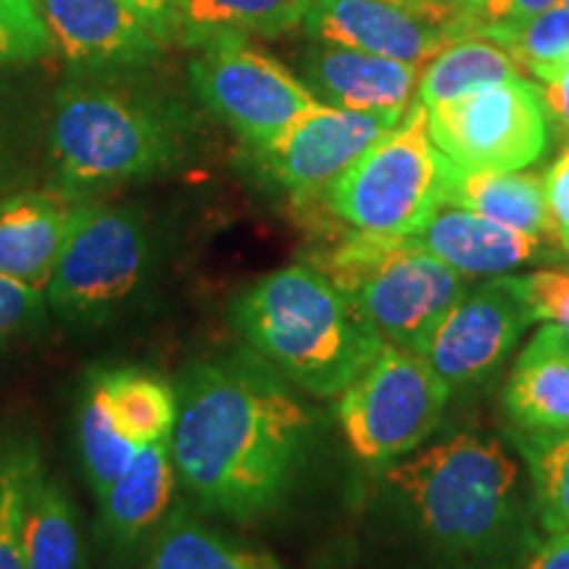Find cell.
<instances>
[{"instance_id":"6da1fadb","label":"cell","mask_w":569,"mask_h":569,"mask_svg":"<svg viewBox=\"0 0 569 569\" xmlns=\"http://www.w3.org/2000/svg\"><path fill=\"white\" fill-rule=\"evenodd\" d=\"M315 419L259 356L190 367L169 438L177 480L211 515L248 525L293 488Z\"/></svg>"},{"instance_id":"7a4b0ae2","label":"cell","mask_w":569,"mask_h":569,"mask_svg":"<svg viewBox=\"0 0 569 569\" xmlns=\"http://www.w3.org/2000/svg\"><path fill=\"white\" fill-rule=\"evenodd\" d=\"M251 351L296 388L336 398L386 346L351 298L315 264L277 269L232 306Z\"/></svg>"},{"instance_id":"3957f363","label":"cell","mask_w":569,"mask_h":569,"mask_svg":"<svg viewBox=\"0 0 569 569\" xmlns=\"http://www.w3.org/2000/svg\"><path fill=\"white\" fill-rule=\"evenodd\" d=\"M390 486L419 532L448 557L493 559L519 525V469L498 440L461 432L393 465Z\"/></svg>"},{"instance_id":"277c9868","label":"cell","mask_w":569,"mask_h":569,"mask_svg":"<svg viewBox=\"0 0 569 569\" xmlns=\"http://www.w3.org/2000/svg\"><path fill=\"white\" fill-rule=\"evenodd\" d=\"M180 156V127L159 106L82 82L56 96L51 159L71 196L163 174Z\"/></svg>"},{"instance_id":"5b68a950","label":"cell","mask_w":569,"mask_h":569,"mask_svg":"<svg viewBox=\"0 0 569 569\" xmlns=\"http://www.w3.org/2000/svg\"><path fill=\"white\" fill-rule=\"evenodd\" d=\"M386 343L419 353L469 290V277L409 238L353 232L315 261Z\"/></svg>"},{"instance_id":"8992f818","label":"cell","mask_w":569,"mask_h":569,"mask_svg":"<svg viewBox=\"0 0 569 569\" xmlns=\"http://www.w3.org/2000/svg\"><path fill=\"white\" fill-rule=\"evenodd\" d=\"M427 117L425 103H411L401 124L330 184L325 203L340 222L382 238H411L430 222L443 206L448 159L432 142Z\"/></svg>"},{"instance_id":"52a82bcc","label":"cell","mask_w":569,"mask_h":569,"mask_svg":"<svg viewBox=\"0 0 569 569\" xmlns=\"http://www.w3.org/2000/svg\"><path fill=\"white\" fill-rule=\"evenodd\" d=\"M453 390L425 356L386 343L338 396V417L351 451L382 465L422 446Z\"/></svg>"},{"instance_id":"ba28073f","label":"cell","mask_w":569,"mask_h":569,"mask_svg":"<svg viewBox=\"0 0 569 569\" xmlns=\"http://www.w3.org/2000/svg\"><path fill=\"white\" fill-rule=\"evenodd\" d=\"M148 259L151 243L138 211L82 201L46 301L69 322H101L140 288Z\"/></svg>"},{"instance_id":"9c48e42d","label":"cell","mask_w":569,"mask_h":569,"mask_svg":"<svg viewBox=\"0 0 569 569\" xmlns=\"http://www.w3.org/2000/svg\"><path fill=\"white\" fill-rule=\"evenodd\" d=\"M196 96L256 151L272 146L322 101L301 77L246 40H217L190 61Z\"/></svg>"},{"instance_id":"30bf717a","label":"cell","mask_w":569,"mask_h":569,"mask_svg":"<svg viewBox=\"0 0 569 569\" xmlns=\"http://www.w3.org/2000/svg\"><path fill=\"white\" fill-rule=\"evenodd\" d=\"M427 127L438 151L465 169L519 172L549 146L543 98L528 77L432 106Z\"/></svg>"},{"instance_id":"8fae6325","label":"cell","mask_w":569,"mask_h":569,"mask_svg":"<svg viewBox=\"0 0 569 569\" xmlns=\"http://www.w3.org/2000/svg\"><path fill=\"white\" fill-rule=\"evenodd\" d=\"M536 322L522 274H498L467 290L436 327L419 356L451 390L475 386L493 375Z\"/></svg>"},{"instance_id":"7c38bea8","label":"cell","mask_w":569,"mask_h":569,"mask_svg":"<svg viewBox=\"0 0 569 569\" xmlns=\"http://www.w3.org/2000/svg\"><path fill=\"white\" fill-rule=\"evenodd\" d=\"M465 6H403L390 0H311L303 17L309 38L403 63H430L465 34Z\"/></svg>"},{"instance_id":"4fadbf2b","label":"cell","mask_w":569,"mask_h":569,"mask_svg":"<svg viewBox=\"0 0 569 569\" xmlns=\"http://www.w3.org/2000/svg\"><path fill=\"white\" fill-rule=\"evenodd\" d=\"M407 113L351 111L317 106L272 146L261 148L267 172L296 201L325 198L330 184L343 177L382 134L401 124Z\"/></svg>"},{"instance_id":"5bb4252c","label":"cell","mask_w":569,"mask_h":569,"mask_svg":"<svg viewBox=\"0 0 569 569\" xmlns=\"http://www.w3.org/2000/svg\"><path fill=\"white\" fill-rule=\"evenodd\" d=\"M53 46L88 69L146 67L163 42L127 0H38Z\"/></svg>"},{"instance_id":"9a60e30c","label":"cell","mask_w":569,"mask_h":569,"mask_svg":"<svg viewBox=\"0 0 569 569\" xmlns=\"http://www.w3.org/2000/svg\"><path fill=\"white\" fill-rule=\"evenodd\" d=\"M409 240L469 280L509 274L519 267L540 264V261L551 264L567 253L553 238L511 230L507 224L453 206L438 209L430 222Z\"/></svg>"},{"instance_id":"2e32d148","label":"cell","mask_w":569,"mask_h":569,"mask_svg":"<svg viewBox=\"0 0 569 569\" xmlns=\"http://www.w3.org/2000/svg\"><path fill=\"white\" fill-rule=\"evenodd\" d=\"M298 69L303 84L319 101L351 111L407 113L422 77L415 63L325 42L306 48Z\"/></svg>"},{"instance_id":"e0dca14e","label":"cell","mask_w":569,"mask_h":569,"mask_svg":"<svg viewBox=\"0 0 569 569\" xmlns=\"http://www.w3.org/2000/svg\"><path fill=\"white\" fill-rule=\"evenodd\" d=\"M82 201L67 190L17 193L0 201V274L46 293Z\"/></svg>"},{"instance_id":"ac0fdd59","label":"cell","mask_w":569,"mask_h":569,"mask_svg":"<svg viewBox=\"0 0 569 569\" xmlns=\"http://www.w3.org/2000/svg\"><path fill=\"white\" fill-rule=\"evenodd\" d=\"M503 407L517 430H569V332L546 322L511 367Z\"/></svg>"},{"instance_id":"d6986e66","label":"cell","mask_w":569,"mask_h":569,"mask_svg":"<svg viewBox=\"0 0 569 569\" xmlns=\"http://www.w3.org/2000/svg\"><path fill=\"white\" fill-rule=\"evenodd\" d=\"M177 486L169 440L142 446L130 467L98 496L101 530L117 549H132L148 532L159 530L167 519Z\"/></svg>"},{"instance_id":"ffe728a7","label":"cell","mask_w":569,"mask_h":569,"mask_svg":"<svg viewBox=\"0 0 569 569\" xmlns=\"http://www.w3.org/2000/svg\"><path fill=\"white\" fill-rule=\"evenodd\" d=\"M443 206L480 213L511 230L553 238L543 180L538 174L465 169L448 161Z\"/></svg>"},{"instance_id":"44dd1931","label":"cell","mask_w":569,"mask_h":569,"mask_svg":"<svg viewBox=\"0 0 569 569\" xmlns=\"http://www.w3.org/2000/svg\"><path fill=\"white\" fill-rule=\"evenodd\" d=\"M311 0H182L180 38L184 46L246 40V34L277 38L303 24Z\"/></svg>"},{"instance_id":"7402d4cb","label":"cell","mask_w":569,"mask_h":569,"mask_svg":"<svg viewBox=\"0 0 569 569\" xmlns=\"http://www.w3.org/2000/svg\"><path fill=\"white\" fill-rule=\"evenodd\" d=\"M522 69L501 46L478 34L457 38L427 63L425 74L419 77L417 101L427 109L469 96L493 84L519 80Z\"/></svg>"},{"instance_id":"603a6c76","label":"cell","mask_w":569,"mask_h":569,"mask_svg":"<svg viewBox=\"0 0 569 569\" xmlns=\"http://www.w3.org/2000/svg\"><path fill=\"white\" fill-rule=\"evenodd\" d=\"M142 569H282L269 551L219 536L188 515L163 519Z\"/></svg>"},{"instance_id":"cb8c5ba5","label":"cell","mask_w":569,"mask_h":569,"mask_svg":"<svg viewBox=\"0 0 569 569\" xmlns=\"http://www.w3.org/2000/svg\"><path fill=\"white\" fill-rule=\"evenodd\" d=\"M82 546L74 503L61 482L42 475L24 522V569H80Z\"/></svg>"},{"instance_id":"d4e9b609","label":"cell","mask_w":569,"mask_h":569,"mask_svg":"<svg viewBox=\"0 0 569 569\" xmlns=\"http://www.w3.org/2000/svg\"><path fill=\"white\" fill-rule=\"evenodd\" d=\"M101 380L109 393L113 417L124 436L138 446L163 443L177 422V393L161 377L142 369H103Z\"/></svg>"},{"instance_id":"484cf974","label":"cell","mask_w":569,"mask_h":569,"mask_svg":"<svg viewBox=\"0 0 569 569\" xmlns=\"http://www.w3.org/2000/svg\"><path fill=\"white\" fill-rule=\"evenodd\" d=\"M80 453L84 475H88L92 490L103 496L113 486V480L132 465L142 446L124 436L113 417L109 393L98 372L84 386V398L80 409Z\"/></svg>"},{"instance_id":"4316f807","label":"cell","mask_w":569,"mask_h":569,"mask_svg":"<svg viewBox=\"0 0 569 569\" xmlns=\"http://www.w3.org/2000/svg\"><path fill=\"white\" fill-rule=\"evenodd\" d=\"M42 475L40 451L30 440L0 446V569H24L27 507Z\"/></svg>"},{"instance_id":"83f0119b","label":"cell","mask_w":569,"mask_h":569,"mask_svg":"<svg viewBox=\"0 0 569 569\" xmlns=\"http://www.w3.org/2000/svg\"><path fill=\"white\" fill-rule=\"evenodd\" d=\"M515 443L528 461L538 522L549 536L569 530V430H517Z\"/></svg>"},{"instance_id":"f1b7e54d","label":"cell","mask_w":569,"mask_h":569,"mask_svg":"<svg viewBox=\"0 0 569 569\" xmlns=\"http://www.w3.org/2000/svg\"><path fill=\"white\" fill-rule=\"evenodd\" d=\"M490 42L501 46L519 63V69H528L538 80H546L569 48V9L561 3L553 6L525 24L493 34Z\"/></svg>"},{"instance_id":"f546056e","label":"cell","mask_w":569,"mask_h":569,"mask_svg":"<svg viewBox=\"0 0 569 569\" xmlns=\"http://www.w3.org/2000/svg\"><path fill=\"white\" fill-rule=\"evenodd\" d=\"M53 51V38L38 0H0V63L40 61Z\"/></svg>"},{"instance_id":"4dcf8cb0","label":"cell","mask_w":569,"mask_h":569,"mask_svg":"<svg viewBox=\"0 0 569 569\" xmlns=\"http://www.w3.org/2000/svg\"><path fill=\"white\" fill-rule=\"evenodd\" d=\"M561 0H475L465 9V32L490 40L493 34L511 30L553 9Z\"/></svg>"},{"instance_id":"1f68e13d","label":"cell","mask_w":569,"mask_h":569,"mask_svg":"<svg viewBox=\"0 0 569 569\" xmlns=\"http://www.w3.org/2000/svg\"><path fill=\"white\" fill-rule=\"evenodd\" d=\"M536 322H551L569 332V267H546L522 274Z\"/></svg>"},{"instance_id":"d6a6232c","label":"cell","mask_w":569,"mask_h":569,"mask_svg":"<svg viewBox=\"0 0 569 569\" xmlns=\"http://www.w3.org/2000/svg\"><path fill=\"white\" fill-rule=\"evenodd\" d=\"M42 301H46L42 290L0 274V343L38 322Z\"/></svg>"},{"instance_id":"836d02e7","label":"cell","mask_w":569,"mask_h":569,"mask_svg":"<svg viewBox=\"0 0 569 569\" xmlns=\"http://www.w3.org/2000/svg\"><path fill=\"white\" fill-rule=\"evenodd\" d=\"M543 193L553 240L569 253V146L546 172Z\"/></svg>"},{"instance_id":"e575fe53","label":"cell","mask_w":569,"mask_h":569,"mask_svg":"<svg viewBox=\"0 0 569 569\" xmlns=\"http://www.w3.org/2000/svg\"><path fill=\"white\" fill-rule=\"evenodd\" d=\"M142 19L148 21L156 38L163 46L177 40L180 32V13H182V0H127Z\"/></svg>"},{"instance_id":"d590c367","label":"cell","mask_w":569,"mask_h":569,"mask_svg":"<svg viewBox=\"0 0 569 569\" xmlns=\"http://www.w3.org/2000/svg\"><path fill=\"white\" fill-rule=\"evenodd\" d=\"M525 569H569V530L553 532V536L532 553V559Z\"/></svg>"},{"instance_id":"8d00e7d4","label":"cell","mask_w":569,"mask_h":569,"mask_svg":"<svg viewBox=\"0 0 569 569\" xmlns=\"http://www.w3.org/2000/svg\"><path fill=\"white\" fill-rule=\"evenodd\" d=\"M538 90L546 109L569 130V71H561V74L551 77V80H543Z\"/></svg>"},{"instance_id":"74e56055","label":"cell","mask_w":569,"mask_h":569,"mask_svg":"<svg viewBox=\"0 0 569 569\" xmlns=\"http://www.w3.org/2000/svg\"><path fill=\"white\" fill-rule=\"evenodd\" d=\"M390 3H403V6H465L461 0H390Z\"/></svg>"},{"instance_id":"f35d334b","label":"cell","mask_w":569,"mask_h":569,"mask_svg":"<svg viewBox=\"0 0 569 569\" xmlns=\"http://www.w3.org/2000/svg\"><path fill=\"white\" fill-rule=\"evenodd\" d=\"M561 71H569V48H567V51H565V56H561V59L557 61V67H553V69H551V74H549V77H546V80H551V77H557V74H561ZM540 82H543V80H540Z\"/></svg>"},{"instance_id":"ab89813d","label":"cell","mask_w":569,"mask_h":569,"mask_svg":"<svg viewBox=\"0 0 569 569\" xmlns=\"http://www.w3.org/2000/svg\"><path fill=\"white\" fill-rule=\"evenodd\" d=\"M461 3H465V9H467V6H472V3H475V0H461Z\"/></svg>"},{"instance_id":"60d3db41","label":"cell","mask_w":569,"mask_h":569,"mask_svg":"<svg viewBox=\"0 0 569 569\" xmlns=\"http://www.w3.org/2000/svg\"><path fill=\"white\" fill-rule=\"evenodd\" d=\"M561 6H567V9H569V0H561Z\"/></svg>"}]
</instances>
